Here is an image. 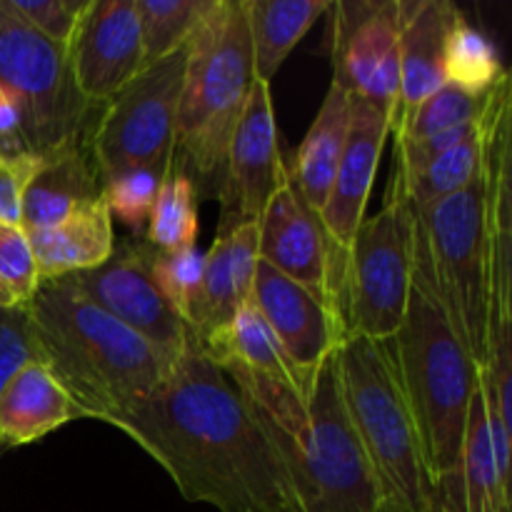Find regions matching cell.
<instances>
[{"instance_id": "6da1fadb", "label": "cell", "mask_w": 512, "mask_h": 512, "mask_svg": "<svg viewBox=\"0 0 512 512\" xmlns=\"http://www.w3.org/2000/svg\"><path fill=\"white\" fill-rule=\"evenodd\" d=\"M113 428L158 460L188 503L218 512H300L273 440L193 333L158 390Z\"/></svg>"}, {"instance_id": "7a4b0ae2", "label": "cell", "mask_w": 512, "mask_h": 512, "mask_svg": "<svg viewBox=\"0 0 512 512\" xmlns=\"http://www.w3.org/2000/svg\"><path fill=\"white\" fill-rule=\"evenodd\" d=\"M273 440L300 512H378V488L340 385L338 350L318 368L308 400L245 370L220 365Z\"/></svg>"}, {"instance_id": "3957f363", "label": "cell", "mask_w": 512, "mask_h": 512, "mask_svg": "<svg viewBox=\"0 0 512 512\" xmlns=\"http://www.w3.org/2000/svg\"><path fill=\"white\" fill-rule=\"evenodd\" d=\"M28 313L40 363L88 420L113 425L158 390L175 365L63 280H43Z\"/></svg>"}, {"instance_id": "277c9868", "label": "cell", "mask_w": 512, "mask_h": 512, "mask_svg": "<svg viewBox=\"0 0 512 512\" xmlns=\"http://www.w3.org/2000/svg\"><path fill=\"white\" fill-rule=\"evenodd\" d=\"M418 215V213H415ZM398 385L413 415L433 490L460 473L465 423L480 368L450 325L430 273L423 225H415V258L408 308L398 333L388 340Z\"/></svg>"}, {"instance_id": "5b68a950", "label": "cell", "mask_w": 512, "mask_h": 512, "mask_svg": "<svg viewBox=\"0 0 512 512\" xmlns=\"http://www.w3.org/2000/svg\"><path fill=\"white\" fill-rule=\"evenodd\" d=\"M255 83L248 0H218L188 40L173 168L218 195L225 155Z\"/></svg>"}, {"instance_id": "8992f818", "label": "cell", "mask_w": 512, "mask_h": 512, "mask_svg": "<svg viewBox=\"0 0 512 512\" xmlns=\"http://www.w3.org/2000/svg\"><path fill=\"white\" fill-rule=\"evenodd\" d=\"M338 368L350 423L373 470L378 512H435V490L388 340L348 335L338 348Z\"/></svg>"}, {"instance_id": "52a82bcc", "label": "cell", "mask_w": 512, "mask_h": 512, "mask_svg": "<svg viewBox=\"0 0 512 512\" xmlns=\"http://www.w3.org/2000/svg\"><path fill=\"white\" fill-rule=\"evenodd\" d=\"M430 273L450 325L478 368L490 348V235L485 168L460 193L418 213Z\"/></svg>"}, {"instance_id": "ba28073f", "label": "cell", "mask_w": 512, "mask_h": 512, "mask_svg": "<svg viewBox=\"0 0 512 512\" xmlns=\"http://www.w3.org/2000/svg\"><path fill=\"white\" fill-rule=\"evenodd\" d=\"M415 225L418 215L395 173L383 208L360 223L350 243L340 298L345 338L390 340L398 333L413 278Z\"/></svg>"}, {"instance_id": "9c48e42d", "label": "cell", "mask_w": 512, "mask_h": 512, "mask_svg": "<svg viewBox=\"0 0 512 512\" xmlns=\"http://www.w3.org/2000/svg\"><path fill=\"white\" fill-rule=\"evenodd\" d=\"M0 85L18 103L30 153L48 158L83 143L93 105L75 85L68 50L30 28L10 0H0Z\"/></svg>"}, {"instance_id": "30bf717a", "label": "cell", "mask_w": 512, "mask_h": 512, "mask_svg": "<svg viewBox=\"0 0 512 512\" xmlns=\"http://www.w3.org/2000/svg\"><path fill=\"white\" fill-rule=\"evenodd\" d=\"M188 45L140 70L85 135L98 180L135 168L173 170L175 125Z\"/></svg>"}, {"instance_id": "8fae6325", "label": "cell", "mask_w": 512, "mask_h": 512, "mask_svg": "<svg viewBox=\"0 0 512 512\" xmlns=\"http://www.w3.org/2000/svg\"><path fill=\"white\" fill-rule=\"evenodd\" d=\"M70 290L138 333L175 363L190 343V328L160 295L150 275V245L120 243L103 265L65 275Z\"/></svg>"}, {"instance_id": "7c38bea8", "label": "cell", "mask_w": 512, "mask_h": 512, "mask_svg": "<svg viewBox=\"0 0 512 512\" xmlns=\"http://www.w3.org/2000/svg\"><path fill=\"white\" fill-rule=\"evenodd\" d=\"M333 83L388 118L400 93V0L330 3Z\"/></svg>"}, {"instance_id": "4fadbf2b", "label": "cell", "mask_w": 512, "mask_h": 512, "mask_svg": "<svg viewBox=\"0 0 512 512\" xmlns=\"http://www.w3.org/2000/svg\"><path fill=\"white\" fill-rule=\"evenodd\" d=\"M288 173L290 168L280 153L270 83L255 80L243 115L235 125L215 195L220 200L218 238L240 225L255 223Z\"/></svg>"}, {"instance_id": "5bb4252c", "label": "cell", "mask_w": 512, "mask_h": 512, "mask_svg": "<svg viewBox=\"0 0 512 512\" xmlns=\"http://www.w3.org/2000/svg\"><path fill=\"white\" fill-rule=\"evenodd\" d=\"M390 135L388 118L360 98H350V128L328 200L318 213L330 248V300L340 315L345 268L353 235L365 220L375 170ZM343 318V315H340Z\"/></svg>"}, {"instance_id": "9a60e30c", "label": "cell", "mask_w": 512, "mask_h": 512, "mask_svg": "<svg viewBox=\"0 0 512 512\" xmlns=\"http://www.w3.org/2000/svg\"><path fill=\"white\" fill-rule=\"evenodd\" d=\"M68 60L80 95L93 108L108 105L143 70L135 0H88Z\"/></svg>"}, {"instance_id": "2e32d148", "label": "cell", "mask_w": 512, "mask_h": 512, "mask_svg": "<svg viewBox=\"0 0 512 512\" xmlns=\"http://www.w3.org/2000/svg\"><path fill=\"white\" fill-rule=\"evenodd\" d=\"M250 303L270 325L290 363L313 385L320 365L345 340V325L340 315L315 298L310 290L280 275L263 260L258 263Z\"/></svg>"}, {"instance_id": "e0dca14e", "label": "cell", "mask_w": 512, "mask_h": 512, "mask_svg": "<svg viewBox=\"0 0 512 512\" xmlns=\"http://www.w3.org/2000/svg\"><path fill=\"white\" fill-rule=\"evenodd\" d=\"M258 253L265 265L303 285L333 308L328 238L318 213L305 203L290 180V173L258 218Z\"/></svg>"}, {"instance_id": "ac0fdd59", "label": "cell", "mask_w": 512, "mask_h": 512, "mask_svg": "<svg viewBox=\"0 0 512 512\" xmlns=\"http://www.w3.org/2000/svg\"><path fill=\"white\" fill-rule=\"evenodd\" d=\"M458 8L448 0H400V93L390 115V135L425 98L445 85L443 55Z\"/></svg>"}, {"instance_id": "d6986e66", "label": "cell", "mask_w": 512, "mask_h": 512, "mask_svg": "<svg viewBox=\"0 0 512 512\" xmlns=\"http://www.w3.org/2000/svg\"><path fill=\"white\" fill-rule=\"evenodd\" d=\"M83 418L48 365L30 360L0 390V450L35 443Z\"/></svg>"}, {"instance_id": "ffe728a7", "label": "cell", "mask_w": 512, "mask_h": 512, "mask_svg": "<svg viewBox=\"0 0 512 512\" xmlns=\"http://www.w3.org/2000/svg\"><path fill=\"white\" fill-rule=\"evenodd\" d=\"M100 198V180L83 143L48 155L23 198L20 228L25 233L48 230Z\"/></svg>"}, {"instance_id": "44dd1931", "label": "cell", "mask_w": 512, "mask_h": 512, "mask_svg": "<svg viewBox=\"0 0 512 512\" xmlns=\"http://www.w3.org/2000/svg\"><path fill=\"white\" fill-rule=\"evenodd\" d=\"M28 238L40 270V283L98 268L115 250L113 218L103 198L85 205L55 228L28 233Z\"/></svg>"}, {"instance_id": "7402d4cb", "label": "cell", "mask_w": 512, "mask_h": 512, "mask_svg": "<svg viewBox=\"0 0 512 512\" xmlns=\"http://www.w3.org/2000/svg\"><path fill=\"white\" fill-rule=\"evenodd\" d=\"M350 98L353 95L343 85L330 83L328 95L295 153V163L290 165V180L315 213L323 210L343 158L350 128Z\"/></svg>"}, {"instance_id": "603a6c76", "label": "cell", "mask_w": 512, "mask_h": 512, "mask_svg": "<svg viewBox=\"0 0 512 512\" xmlns=\"http://www.w3.org/2000/svg\"><path fill=\"white\" fill-rule=\"evenodd\" d=\"M200 345L218 365L233 363L245 370H253V373L265 375V378L295 390L303 400H308L310 390H313V385L290 363L283 345L278 343L270 325L265 323L253 303L240 305L228 328Z\"/></svg>"}, {"instance_id": "cb8c5ba5", "label": "cell", "mask_w": 512, "mask_h": 512, "mask_svg": "<svg viewBox=\"0 0 512 512\" xmlns=\"http://www.w3.org/2000/svg\"><path fill=\"white\" fill-rule=\"evenodd\" d=\"M328 8V0H248L255 80L270 83L295 45Z\"/></svg>"}, {"instance_id": "d4e9b609", "label": "cell", "mask_w": 512, "mask_h": 512, "mask_svg": "<svg viewBox=\"0 0 512 512\" xmlns=\"http://www.w3.org/2000/svg\"><path fill=\"white\" fill-rule=\"evenodd\" d=\"M490 100H493V95H490ZM488 113H485V120L483 125H480L478 133L468 135L463 143L450 148L448 153L430 160L425 168L415 170V173H400V170H395V173L400 175V180H403L405 193H408L415 213H423V210L433 208L435 203L460 193V190L468 188V185L478 178L480 170H483V145Z\"/></svg>"}, {"instance_id": "484cf974", "label": "cell", "mask_w": 512, "mask_h": 512, "mask_svg": "<svg viewBox=\"0 0 512 512\" xmlns=\"http://www.w3.org/2000/svg\"><path fill=\"white\" fill-rule=\"evenodd\" d=\"M443 73L445 83L470 95H488L495 85L508 78L498 48L465 20L460 10L445 40Z\"/></svg>"}, {"instance_id": "4316f807", "label": "cell", "mask_w": 512, "mask_h": 512, "mask_svg": "<svg viewBox=\"0 0 512 512\" xmlns=\"http://www.w3.org/2000/svg\"><path fill=\"white\" fill-rule=\"evenodd\" d=\"M218 0H135L143 68L185 48Z\"/></svg>"}, {"instance_id": "83f0119b", "label": "cell", "mask_w": 512, "mask_h": 512, "mask_svg": "<svg viewBox=\"0 0 512 512\" xmlns=\"http://www.w3.org/2000/svg\"><path fill=\"white\" fill-rule=\"evenodd\" d=\"M200 193L193 180L180 170H170L160 185L153 215L145 230V243L155 250H180L198 238Z\"/></svg>"}, {"instance_id": "f1b7e54d", "label": "cell", "mask_w": 512, "mask_h": 512, "mask_svg": "<svg viewBox=\"0 0 512 512\" xmlns=\"http://www.w3.org/2000/svg\"><path fill=\"white\" fill-rule=\"evenodd\" d=\"M493 93V90H490ZM488 95H470L455 85L445 83L443 88L435 90L430 98H425L418 108L410 113L403 128L398 130L395 140H418L428 135L443 133V130L460 128V125L478 123L485 118L490 105Z\"/></svg>"}, {"instance_id": "f546056e", "label": "cell", "mask_w": 512, "mask_h": 512, "mask_svg": "<svg viewBox=\"0 0 512 512\" xmlns=\"http://www.w3.org/2000/svg\"><path fill=\"white\" fill-rule=\"evenodd\" d=\"M165 178L168 175L150 168L125 170V173H118L100 183V198H103L110 218L115 215L135 235H145Z\"/></svg>"}, {"instance_id": "4dcf8cb0", "label": "cell", "mask_w": 512, "mask_h": 512, "mask_svg": "<svg viewBox=\"0 0 512 512\" xmlns=\"http://www.w3.org/2000/svg\"><path fill=\"white\" fill-rule=\"evenodd\" d=\"M205 253L195 245L180 250H155L150 248V275L158 285L160 295L168 300L178 318L188 325L200 280H203Z\"/></svg>"}, {"instance_id": "1f68e13d", "label": "cell", "mask_w": 512, "mask_h": 512, "mask_svg": "<svg viewBox=\"0 0 512 512\" xmlns=\"http://www.w3.org/2000/svg\"><path fill=\"white\" fill-rule=\"evenodd\" d=\"M0 285L15 308H28L40 288L33 245L20 225H0Z\"/></svg>"}, {"instance_id": "d6a6232c", "label": "cell", "mask_w": 512, "mask_h": 512, "mask_svg": "<svg viewBox=\"0 0 512 512\" xmlns=\"http://www.w3.org/2000/svg\"><path fill=\"white\" fill-rule=\"evenodd\" d=\"M10 5L30 28L68 50L88 0H10Z\"/></svg>"}, {"instance_id": "836d02e7", "label": "cell", "mask_w": 512, "mask_h": 512, "mask_svg": "<svg viewBox=\"0 0 512 512\" xmlns=\"http://www.w3.org/2000/svg\"><path fill=\"white\" fill-rule=\"evenodd\" d=\"M30 360L40 358L28 308H0V390Z\"/></svg>"}, {"instance_id": "e575fe53", "label": "cell", "mask_w": 512, "mask_h": 512, "mask_svg": "<svg viewBox=\"0 0 512 512\" xmlns=\"http://www.w3.org/2000/svg\"><path fill=\"white\" fill-rule=\"evenodd\" d=\"M45 155L23 153L0 158V225H20L23 198Z\"/></svg>"}, {"instance_id": "d590c367", "label": "cell", "mask_w": 512, "mask_h": 512, "mask_svg": "<svg viewBox=\"0 0 512 512\" xmlns=\"http://www.w3.org/2000/svg\"><path fill=\"white\" fill-rule=\"evenodd\" d=\"M23 153H30L28 143H25L23 115H20L13 95L0 85V158Z\"/></svg>"}, {"instance_id": "8d00e7d4", "label": "cell", "mask_w": 512, "mask_h": 512, "mask_svg": "<svg viewBox=\"0 0 512 512\" xmlns=\"http://www.w3.org/2000/svg\"><path fill=\"white\" fill-rule=\"evenodd\" d=\"M0 308H15L13 298H10V295L5 293V288H3V285H0Z\"/></svg>"}]
</instances>
